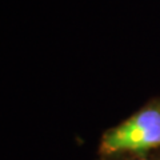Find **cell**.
<instances>
[{"instance_id": "6da1fadb", "label": "cell", "mask_w": 160, "mask_h": 160, "mask_svg": "<svg viewBox=\"0 0 160 160\" xmlns=\"http://www.w3.org/2000/svg\"><path fill=\"white\" fill-rule=\"evenodd\" d=\"M160 147V107L148 106L103 135V155L143 153Z\"/></svg>"}, {"instance_id": "7a4b0ae2", "label": "cell", "mask_w": 160, "mask_h": 160, "mask_svg": "<svg viewBox=\"0 0 160 160\" xmlns=\"http://www.w3.org/2000/svg\"><path fill=\"white\" fill-rule=\"evenodd\" d=\"M143 160H146V159H143Z\"/></svg>"}]
</instances>
